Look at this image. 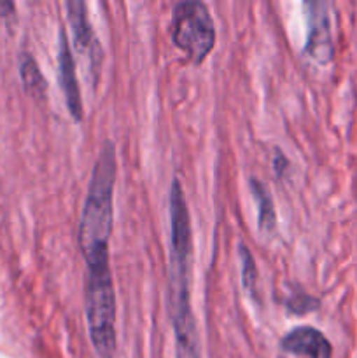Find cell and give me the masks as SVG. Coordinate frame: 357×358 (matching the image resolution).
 <instances>
[{"instance_id": "1", "label": "cell", "mask_w": 357, "mask_h": 358, "mask_svg": "<svg viewBox=\"0 0 357 358\" xmlns=\"http://www.w3.org/2000/svg\"><path fill=\"white\" fill-rule=\"evenodd\" d=\"M118 173L115 149L111 140L104 143L91 171L90 187L79 220V247L88 269L108 266V241L114 220V185Z\"/></svg>"}, {"instance_id": "2", "label": "cell", "mask_w": 357, "mask_h": 358, "mask_svg": "<svg viewBox=\"0 0 357 358\" xmlns=\"http://www.w3.org/2000/svg\"><path fill=\"white\" fill-rule=\"evenodd\" d=\"M192 238L188 203L178 180L170 189V311L175 338L196 336L195 315L191 310Z\"/></svg>"}, {"instance_id": "3", "label": "cell", "mask_w": 357, "mask_h": 358, "mask_svg": "<svg viewBox=\"0 0 357 358\" xmlns=\"http://www.w3.org/2000/svg\"><path fill=\"white\" fill-rule=\"evenodd\" d=\"M84 306L94 352L100 358H112L115 352V292L108 266L88 269Z\"/></svg>"}, {"instance_id": "4", "label": "cell", "mask_w": 357, "mask_h": 358, "mask_svg": "<svg viewBox=\"0 0 357 358\" xmlns=\"http://www.w3.org/2000/svg\"><path fill=\"white\" fill-rule=\"evenodd\" d=\"M172 37L192 63H202L216 44V27L209 7L198 0H186L174 7Z\"/></svg>"}, {"instance_id": "5", "label": "cell", "mask_w": 357, "mask_h": 358, "mask_svg": "<svg viewBox=\"0 0 357 358\" xmlns=\"http://www.w3.org/2000/svg\"><path fill=\"white\" fill-rule=\"evenodd\" d=\"M308 38L304 52L317 63H328L332 58L331 20H329L328 3L308 2Z\"/></svg>"}, {"instance_id": "6", "label": "cell", "mask_w": 357, "mask_h": 358, "mask_svg": "<svg viewBox=\"0 0 357 358\" xmlns=\"http://www.w3.org/2000/svg\"><path fill=\"white\" fill-rule=\"evenodd\" d=\"M58 77L59 87L65 94V103L69 107L70 115L74 121L83 119V101H80L79 84H77L76 63H74L72 52H70L69 41H66L65 30L59 31V44H58Z\"/></svg>"}, {"instance_id": "7", "label": "cell", "mask_w": 357, "mask_h": 358, "mask_svg": "<svg viewBox=\"0 0 357 358\" xmlns=\"http://www.w3.org/2000/svg\"><path fill=\"white\" fill-rule=\"evenodd\" d=\"M282 348L300 358H332V346L321 331L314 327H296L282 339Z\"/></svg>"}, {"instance_id": "8", "label": "cell", "mask_w": 357, "mask_h": 358, "mask_svg": "<svg viewBox=\"0 0 357 358\" xmlns=\"http://www.w3.org/2000/svg\"><path fill=\"white\" fill-rule=\"evenodd\" d=\"M66 13H69L70 28H72L77 48L84 52H90L91 62H93L94 58H97V62H100V56L94 55V49L100 52V48H98L97 37H94L93 30H91L90 20H88L86 3L77 2V0H70V2H66Z\"/></svg>"}, {"instance_id": "9", "label": "cell", "mask_w": 357, "mask_h": 358, "mask_svg": "<svg viewBox=\"0 0 357 358\" xmlns=\"http://www.w3.org/2000/svg\"><path fill=\"white\" fill-rule=\"evenodd\" d=\"M251 192L255 199V205H258L259 227H261V231H265V233H270V231L275 229L276 224L272 196H270L268 189H266L258 178H252L251 180Z\"/></svg>"}, {"instance_id": "10", "label": "cell", "mask_w": 357, "mask_h": 358, "mask_svg": "<svg viewBox=\"0 0 357 358\" xmlns=\"http://www.w3.org/2000/svg\"><path fill=\"white\" fill-rule=\"evenodd\" d=\"M20 73H21V80H23L24 90H27L28 93L35 94V96L44 93L46 80L44 77H42L41 70H38L37 63H35V59L31 58L30 55H24L23 58H21Z\"/></svg>"}, {"instance_id": "11", "label": "cell", "mask_w": 357, "mask_h": 358, "mask_svg": "<svg viewBox=\"0 0 357 358\" xmlns=\"http://www.w3.org/2000/svg\"><path fill=\"white\" fill-rule=\"evenodd\" d=\"M240 259H241V276H244L245 289L251 292V296H255V264L252 259L251 250L241 245L240 247Z\"/></svg>"}]
</instances>
